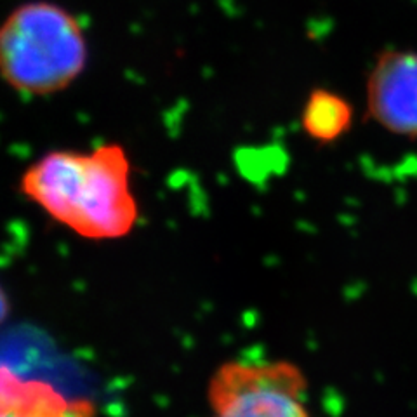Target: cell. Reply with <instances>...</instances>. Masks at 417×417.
Wrapping results in <instances>:
<instances>
[{
  "instance_id": "obj_6",
  "label": "cell",
  "mask_w": 417,
  "mask_h": 417,
  "mask_svg": "<svg viewBox=\"0 0 417 417\" xmlns=\"http://www.w3.org/2000/svg\"><path fill=\"white\" fill-rule=\"evenodd\" d=\"M355 110L341 94L331 89L311 91L301 110V127L308 139L318 145H332L344 138L353 125Z\"/></svg>"
},
{
  "instance_id": "obj_5",
  "label": "cell",
  "mask_w": 417,
  "mask_h": 417,
  "mask_svg": "<svg viewBox=\"0 0 417 417\" xmlns=\"http://www.w3.org/2000/svg\"><path fill=\"white\" fill-rule=\"evenodd\" d=\"M93 403L70 400L37 379H21L0 369V417H94Z\"/></svg>"
},
{
  "instance_id": "obj_2",
  "label": "cell",
  "mask_w": 417,
  "mask_h": 417,
  "mask_svg": "<svg viewBox=\"0 0 417 417\" xmlns=\"http://www.w3.org/2000/svg\"><path fill=\"white\" fill-rule=\"evenodd\" d=\"M87 59L84 26L63 6L30 0L0 23V79L16 93H61L82 75Z\"/></svg>"
},
{
  "instance_id": "obj_4",
  "label": "cell",
  "mask_w": 417,
  "mask_h": 417,
  "mask_svg": "<svg viewBox=\"0 0 417 417\" xmlns=\"http://www.w3.org/2000/svg\"><path fill=\"white\" fill-rule=\"evenodd\" d=\"M367 108L386 131L417 139V53H381L367 79Z\"/></svg>"
},
{
  "instance_id": "obj_1",
  "label": "cell",
  "mask_w": 417,
  "mask_h": 417,
  "mask_svg": "<svg viewBox=\"0 0 417 417\" xmlns=\"http://www.w3.org/2000/svg\"><path fill=\"white\" fill-rule=\"evenodd\" d=\"M131 172V160L120 145L54 150L25 169L19 189L80 239L118 240L132 233L139 221Z\"/></svg>"
},
{
  "instance_id": "obj_7",
  "label": "cell",
  "mask_w": 417,
  "mask_h": 417,
  "mask_svg": "<svg viewBox=\"0 0 417 417\" xmlns=\"http://www.w3.org/2000/svg\"><path fill=\"white\" fill-rule=\"evenodd\" d=\"M4 311H6V303H4V297H2V293H0V318L4 317Z\"/></svg>"
},
{
  "instance_id": "obj_3",
  "label": "cell",
  "mask_w": 417,
  "mask_h": 417,
  "mask_svg": "<svg viewBox=\"0 0 417 417\" xmlns=\"http://www.w3.org/2000/svg\"><path fill=\"white\" fill-rule=\"evenodd\" d=\"M211 417H313L304 372L289 360H233L209 379Z\"/></svg>"
}]
</instances>
